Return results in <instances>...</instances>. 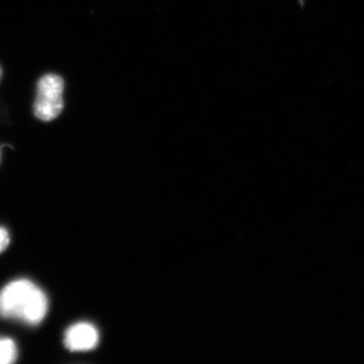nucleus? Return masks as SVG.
Instances as JSON below:
<instances>
[{
	"mask_svg": "<svg viewBox=\"0 0 364 364\" xmlns=\"http://www.w3.org/2000/svg\"><path fill=\"white\" fill-rule=\"evenodd\" d=\"M49 309L47 296L37 284L26 279H16L0 291V317L37 326Z\"/></svg>",
	"mask_w": 364,
	"mask_h": 364,
	"instance_id": "nucleus-1",
	"label": "nucleus"
},
{
	"mask_svg": "<svg viewBox=\"0 0 364 364\" xmlns=\"http://www.w3.org/2000/svg\"><path fill=\"white\" fill-rule=\"evenodd\" d=\"M64 80L57 74H46L37 83L33 114L43 122L54 121L64 109Z\"/></svg>",
	"mask_w": 364,
	"mask_h": 364,
	"instance_id": "nucleus-2",
	"label": "nucleus"
},
{
	"mask_svg": "<svg viewBox=\"0 0 364 364\" xmlns=\"http://www.w3.org/2000/svg\"><path fill=\"white\" fill-rule=\"evenodd\" d=\"M100 333L95 325L79 322L70 326L64 335V344L70 351H90L97 346Z\"/></svg>",
	"mask_w": 364,
	"mask_h": 364,
	"instance_id": "nucleus-3",
	"label": "nucleus"
},
{
	"mask_svg": "<svg viewBox=\"0 0 364 364\" xmlns=\"http://www.w3.org/2000/svg\"><path fill=\"white\" fill-rule=\"evenodd\" d=\"M18 358V347L13 340L0 337V364H14Z\"/></svg>",
	"mask_w": 364,
	"mask_h": 364,
	"instance_id": "nucleus-4",
	"label": "nucleus"
},
{
	"mask_svg": "<svg viewBox=\"0 0 364 364\" xmlns=\"http://www.w3.org/2000/svg\"><path fill=\"white\" fill-rule=\"evenodd\" d=\"M11 237H9V231L4 228L0 227V253L4 252L9 247Z\"/></svg>",
	"mask_w": 364,
	"mask_h": 364,
	"instance_id": "nucleus-5",
	"label": "nucleus"
},
{
	"mask_svg": "<svg viewBox=\"0 0 364 364\" xmlns=\"http://www.w3.org/2000/svg\"><path fill=\"white\" fill-rule=\"evenodd\" d=\"M2 77V69L1 67H0V79Z\"/></svg>",
	"mask_w": 364,
	"mask_h": 364,
	"instance_id": "nucleus-6",
	"label": "nucleus"
},
{
	"mask_svg": "<svg viewBox=\"0 0 364 364\" xmlns=\"http://www.w3.org/2000/svg\"><path fill=\"white\" fill-rule=\"evenodd\" d=\"M0 159H1V152H0Z\"/></svg>",
	"mask_w": 364,
	"mask_h": 364,
	"instance_id": "nucleus-7",
	"label": "nucleus"
}]
</instances>
